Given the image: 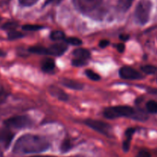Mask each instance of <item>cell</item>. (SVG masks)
<instances>
[{
  "instance_id": "cell-30",
  "label": "cell",
  "mask_w": 157,
  "mask_h": 157,
  "mask_svg": "<svg viewBox=\"0 0 157 157\" xmlns=\"http://www.w3.org/2000/svg\"><path fill=\"white\" fill-rule=\"evenodd\" d=\"M117 49L120 53H123L125 50V44L124 43H120V44H117Z\"/></svg>"
},
{
  "instance_id": "cell-10",
  "label": "cell",
  "mask_w": 157,
  "mask_h": 157,
  "mask_svg": "<svg viewBox=\"0 0 157 157\" xmlns=\"http://www.w3.org/2000/svg\"><path fill=\"white\" fill-rule=\"evenodd\" d=\"M48 92L55 98H58V100L62 101H66L68 99V95L63 91L61 88L56 86H50L48 87Z\"/></svg>"
},
{
  "instance_id": "cell-26",
  "label": "cell",
  "mask_w": 157,
  "mask_h": 157,
  "mask_svg": "<svg viewBox=\"0 0 157 157\" xmlns=\"http://www.w3.org/2000/svg\"><path fill=\"white\" fill-rule=\"evenodd\" d=\"M38 0H18V2L21 6L24 7H30L38 2Z\"/></svg>"
},
{
  "instance_id": "cell-31",
  "label": "cell",
  "mask_w": 157,
  "mask_h": 157,
  "mask_svg": "<svg viewBox=\"0 0 157 157\" xmlns=\"http://www.w3.org/2000/svg\"><path fill=\"white\" fill-rule=\"evenodd\" d=\"M62 0H45L44 2V6H47L49 4H58L60 3Z\"/></svg>"
},
{
  "instance_id": "cell-36",
  "label": "cell",
  "mask_w": 157,
  "mask_h": 157,
  "mask_svg": "<svg viewBox=\"0 0 157 157\" xmlns=\"http://www.w3.org/2000/svg\"><path fill=\"white\" fill-rule=\"evenodd\" d=\"M3 94V90H0V97Z\"/></svg>"
},
{
  "instance_id": "cell-20",
  "label": "cell",
  "mask_w": 157,
  "mask_h": 157,
  "mask_svg": "<svg viewBox=\"0 0 157 157\" xmlns=\"http://www.w3.org/2000/svg\"><path fill=\"white\" fill-rule=\"evenodd\" d=\"M141 70L147 75H154L157 71V67L153 65H144L141 67Z\"/></svg>"
},
{
  "instance_id": "cell-8",
  "label": "cell",
  "mask_w": 157,
  "mask_h": 157,
  "mask_svg": "<svg viewBox=\"0 0 157 157\" xmlns=\"http://www.w3.org/2000/svg\"><path fill=\"white\" fill-rule=\"evenodd\" d=\"M48 49V55L53 56H61L67 51V47L65 42H58L53 44Z\"/></svg>"
},
{
  "instance_id": "cell-19",
  "label": "cell",
  "mask_w": 157,
  "mask_h": 157,
  "mask_svg": "<svg viewBox=\"0 0 157 157\" xmlns=\"http://www.w3.org/2000/svg\"><path fill=\"white\" fill-rule=\"evenodd\" d=\"M85 75L91 81H98L101 80V76L98 74H97L96 72H94L92 70H90V69H87V70L85 71Z\"/></svg>"
},
{
  "instance_id": "cell-27",
  "label": "cell",
  "mask_w": 157,
  "mask_h": 157,
  "mask_svg": "<svg viewBox=\"0 0 157 157\" xmlns=\"http://www.w3.org/2000/svg\"><path fill=\"white\" fill-rule=\"evenodd\" d=\"M87 63V61L78 59V58H74L71 61L72 65L75 66V67H82V66L85 65Z\"/></svg>"
},
{
  "instance_id": "cell-7",
  "label": "cell",
  "mask_w": 157,
  "mask_h": 157,
  "mask_svg": "<svg viewBox=\"0 0 157 157\" xmlns=\"http://www.w3.org/2000/svg\"><path fill=\"white\" fill-rule=\"evenodd\" d=\"M120 77L125 80H139L143 78V75L137 71L130 67H123L119 71Z\"/></svg>"
},
{
  "instance_id": "cell-24",
  "label": "cell",
  "mask_w": 157,
  "mask_h": 157,
  "mask_svg": "<svg viewBox=\"0 0 157 157\" xmlns=\"http://www.w3.org/2000/svg\"><path fill=\"white\" fill-rule=\"evenodd\" d=\"M18 26V24L16 22H14V21H9V22H6V24L3 25L2 26V29H4V30H8L9 32L11 31H14L16 27Z\"/></svg>"
},
{
  "instance_id": "cell-32",
  "label": "cell",
  "mask_w": 157,
  "mask_h": 157,
  "mask_svg": "<svg viewBox=\"0 0 157 157\" xmlns=\"http://www.w3.org/2000/svg\"><path fill=\"white\" fill-rule=\"evenodd\" d=\"M147 91L152 94L157 95V88H153V87H148L147 88Z\"/></svg>"
},
{
  "instance_id": "cell-11",
  "label": "cell",
  "mask_w": 157,
  "mask_h": 157,
  "mask_svg": "<svg viewBox=\"0 0 157 157\" xmlns=\"http://www.w3.org/2000/svg\"><path fill=\"white\" fill-rule=\"evenodd\" d=\"M61 84L63 86H64V87H67V88H70L75 90H82L83 87H84L83 84H81L79 81H75V80L67 79V78H64V79L61 80Z\"/></svg>"
},
{
  "instance_id": "cell-18",
  "label": "cell",
  "mask_w": 157,
  "mask_h": 157,
  "mask_svg": "<svg viewBox=\"0 0 157 157\" xmlns=\"http://www.w3.org/2000/svg\"><path fill=\"white\" fill-rule=\"evenodd\" d=\"M147 111L151 113H157V102L155 101H149L147 103Z\"/></svg>"
},
{
  "instance_id": "cell-38",
  "label": "cell",
  "mask_w": 157,
  "mask_h": 157,
  "mask_svg": "<svg viewBox=\"0 0 157 157\" xmlns=\"http://www.w3.org/2000/svg\"><path fill=\"white\" fill-rule=\"evenodd\" d=\"M2 21V18H1V17H0V21Z\"/></svg>"
},
{
  "instance_id": "cell-25",
  "label": "cell",
  "mask_w": 157,
  "mask_h": 157,
  "mask_svg": "<svg viewBox=\"0 0 157 157\" xmlns=\"http://www.w3.org/2000/svg\"><path fill=\"white\" fill-rule=\"evenodd\" d=\"M43 28L42 25H25L22 26V29L25 31H38Z\"/></svg>"
},
{
  "instance_id": "cell-4",
  "label": "cell",
  "mask_w": 157,
  "mask_h": 157,
  "mask_svg": "<svg viewBox=\"0 0 157 157\" xmlns=\"http://www.w3.org/2000/svg\"><path fill=\"white\" fill-rule=\"evenodd\" d=\"M75 7L79 12L86 15H90L98 10L101 6L103 0H72Z\"/></svg>"
},
{
  "instance_id": "cell-21",
  "label": "cell",
  "mask_w": 157,
  "mask_h": 157,
  "mask_svg": "<svg viewBox=\"0 0 157 157\" xmlns=\"http://www.w3.org/2000/svg\"><path fill=\"white\" fill-rule=\"evenodd\" d=\"M64 41H65L66 44H70L75 46H78L82 44V41L78 38H75V37H73V38L72 37L71 38H65Z\"/></svg>"
},
{
  "instance_id": "cell-22",
  "label": "cell",
  "mask_w": 157,
  "mask_h": 157,
  "mask_svg": "<svg viewBox=\"0 0 157 157\" xmlns=\"http://www.w3.org/2000/svg\"><path fill=\"white\" fill-rule=\"evenodd\" d=\"M72 146L71 144V141L69 139H65L62 142L61 146V150L63 152V153H65V152L69 151V150L71 149Z\"/></svg>"
},
{
  "instance_id": "cell-5",
  "label": "cell",
  "mask_w": 157,
  "mask_h": 157,
  "mask_svg": "<svg viewBox=\"0 0 157 157\" xmlns=\"http://www.w3.org/2000/svg\"><path fill=\"white\" fill-rule=\"evenodd\" d=\"M4 124L9 129H25L32 127L33 121L28 116H15L4 121Z\"/></svg>"
},
{
  "instance_id": "cell-1",
  "label": "cell",
  "mask_w": 157,
  "mask_h": 157,
  "mask_svg": "<svg viewBox=\"0 0 157 157\" xmlns=\"http://www.w3.org/2000/svg\"><path fill=\"white\" fill-rule=\"evenodd\" d=\"M50 147V143L45 137L40 135L25 134L15 142L13 152L18 154L41 153Z\"/></svg>"
},
{
  "instance_id": "cell-33",
  "label": "cell",
  "mask_w": 157,
  "mask_h": 157,
  "mask_svg": "<svg viewBox=\"0 0 157 157\" xmlns=\"http://www.w3.org/2000/svg\"><path fill=\"white\" fill-rule=\"evenodd\" d=\"M120 38H121L122 41H127V40L129 38V35H121Z\"/></svg>"
},
{
  "instance_id": "cell-13",
  "label": "cell",
  "mask_w": 157,
  "mask_h": 157,
  "mask_svg": "<svg viewBox=\"0 0 157 157\" xmlns=\"http://www.w3.org/2000/svg\"><path fill=\"white\" fill-rule=\"evenodd\" d=\"M72 55H74L75 58L84 61H87L90 58V52L85 48H76L72 52Z\"/></svg>"
},
{
  "instance_id": "cell-16",
  "label": "cell",
  "mask_w": 157,
  "mask_h": 157,
  "mask_svg": "<svg viewBox=\"0 0 157 157\" xmlns=\"http://www.w3.org/2000/svg\"><path fill=\"white\" fill-rule=\"evenodd\" d=\"M51 39L53 40V41H62V40H65V35H64V32L62 31L57 30L54 31L51 33L50 35Z\"/></svg>"
},
{
  "instance_id": "cell-15",
  "label": "cell",
  "mask_w": 157,
  "mask_h": 157,
  "mask_svg": "<svg viewBox=\"0 0 157 157\" xmlns=\"http://www.w3.org/2000/svg\"><path fill=\"white\" fill-rule=\"evenodd\" d=\"M134 0H118L117 8L121 12H126L130 9Z\"/></svg>"
},
{
  "instance_id": "cell-6",
  "label": "cell",
  "mask_w": 157,
  "mask_h": 157,
  "mask_svg": "<svg viewBox=\"0 0 157 157\" xmlns=\"http://www.w3.org/2000/svg\"><path fill=\"white\" fill-rule=\"evenodd\" d=\"M84 124L92 130L101 133L102 135L107 136H110L112 134V127L110 124L107 123L102 122L101 121H96V120L87 119L84 121Z\"/></svg>"
},
{
  "instance_id": "cell-34",
  "label": "cell",
  "mask_w": 157,
  "mask_h": 157,
  "mask_svg": "<svg viewBox=\"0 0 157 157\" xmlns=\"http://www.w3.org/2000/svg\"><path fill=\"white\" fill-rule=\"evenodd\" d=\"M6 55V54L2 50H1V49H0V57H5Z\"/></svg>"
},
{
  "instance_id": "cell-12",
  "label": "cell",
  "mask_w": 157,
  "mask_h": 157,
  "mask_svg": "<svg viewBox=\"0 0 157 157\" xmlns=\"http://www.w3.org/2000/svg\"><path fill=\"white\" fill-rule=\"evenodd\" d=\"M135 131H136V130L134 128H128L126 130V139L123 143V150L124 152H127L130 150V143H131L132 137H133V135L134 134Z\"/></svg>"
},
{
  "instance_id": "cell-35",
  "label": "cell",
  "mask_w": 157,
  "mask_h": 157,
  "mask_svg": "<svg viewBox=\"0 0 157 157\" xmlns=\"http://www.w3.org/2000/svg\"><path fill=\"white\" fill-rule=\"evenodd\" d=\"M32 157H55V156H32Z\"/></svg>"
},
{
  "instance_id": "cell-9",
  "label": "cell",
  "mask_w": 157,
  "mask_h": 157,
  "mask_svg": "<svg viewBox=\"0 0 157 157\" xmlns=\"http://www.w3.org/2000/svg\"><path fill=\"white\" fill-rule=\"evenodd\" d=\"M14 137V133L9 128H0V144L8 148Z\"/></svg>"
},
{
  "instance_id": "cell-28",
  "label": "cell",
  "mask_w": 157,
  "mask_h": 157,
  "mask_svg": "<svg viewBox=\"0 0 157 157\" xmlns=\"http://www.w3.org/2000/svg\"><path fill=\"white\" fill-rule=\"evenodd\" d=\"M136 157H151V153L147 150H141Z\"/></svg>"
},
{
  "instance_id": "cell-37",
  "label": "cell",
  "mask_w": 157,
  "mask_h": 157,
  "mask_svg": "<svg viewBox=\"0 0 157 157\" xmlns=\"http://www.w3.org/2000/svg\"><path fill=\"white\" fill-rule=\"evenodd\" d=\"M0 157H3L2 153V151H1V150H0Z\"/></svg>"
},
{
  "instance_id": "cell-3",
  "label": "cell",
  "mask_w": 157,
  "mask_h": 157,
  "mask_svg": "<svg viewBox=\"0 0 157 157\" xmlns=\"http://www.w3.org/2000/svg\"><path fill=\"white\" fill-rule=\"evenodd\" d=\"M152 9V2L150 0H140L135 10V19L139 24L145 25L148 22L150 12Z\"/></svg>"
},
{
  "instance_id": "cell-29",
  "label": "cell",
  "mask_w": 157,
  "mask_h": 157,
  "mask_svg": "<svg viewBox=\"0 0 157 157\" xmlns=\"http://www.w3.org/2000/svg\"><path fill=\"white\" fill-rule=\"evenodd\" d=\"M110 44V41L108 40H101L99 43V46L101 48H104L107 47Z\"/></svg>"
},
{
  "instance_id": "cell-2",
  "label": "cell",
  "mask_w": 157,
  "mask_h": 157,
  "mask_svg": "<svg viewBox=\"0 0 157 157\" xmlns=\"http://www.w3.org/2000/svg\"><path fill=\"white\" fill-rule=\"evenodd\" d=\"M134 109L129 106H113L105 108L104 110V116L107 119H115L118 117H134Z\"/></svg>"
},
{
  "instance_id": "cell-14",
  "label": "cell",
  "mask_w": 157,
  "mask_h": 157,
  "mask_svg": "<svg viewBox=\"0 0 157 157\" xmlns=\"http://www.w3.org/2000/svg\"><path fill=\"white\" fill-rule=\"evenodd\" d=\"M55 67V63L54 60L51 58H44L41 62V70L46 73L53 71Z\"/></svg>"
},
{
  "instance_id": "cell-17",
  "label": "cell",
  "mask_w": 157,
  "mask_h": 157,
  "mask_svg": "<svg viewBox=\"0 0 157 157\" xmlns=\"http://www.w3.org/2000/svg\"><path fill=\"white\" fill-rule=\"evenodd\" d=\"M29 51L32 53L37 54V55H48V49L41 46H33V47L29 48Z\"/></svg>"
},
{
  "instance_id": "cell-23",
  "label": "cell",
  "mask_w": 157,
  "mask_h": 157,
  "mask_svg": "<svg viewBox=\"0 0 157 157\" xmlns=\"http://www.w3.org/2000/svg\"><path fill=\"white\" fill-rule=\"evenodd\" d=\"M24 36L23 34H21V32H17V31L14 30V31H11L8 33V38H9V40H15V39H18V38H22Z\"/></svg>"
}]
</instances>
